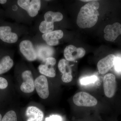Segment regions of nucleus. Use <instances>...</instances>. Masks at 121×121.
Returning <instances> with one entry per match:
<instances>
[{
    "mask_svg": "<svg viewBox=\"0 0 121 121\" xmlns=\"http://www.w3.org/2000/svg\"><path fill=\"white\" fill-rule=\"evenodd\" d=\"M19 47L20 51L28 60L32 61L37 59V54L30 40H26L21 41Z\"/></svg>",
    "mask_w": 121,
    "mask_h": 121,
    "instance_id": "nucleus-6",
    "label": "nucleus"
},
{
    "mask_svg": "<svg viewBox=\"0 0 121 121\" xmlns=\"http://www.w3.org/2000/svg\"><path fill=\"white\" fill-rule=\"evenodd\" d=\"M114 65L116 71L118 73H121V58L120 57L116 58Z\"/></svg>",
    "mask_w": 121,
    "mask_h": 121,
    "instance_id": "nucleus-22",
    "label": "nucleus"
},
{
    "mask_svg": "<svg viewBox=\"0 0 121 121\" xmlns=\"http://www.w3.org/2000/svg\"><path fill=\"white\" fill-rule=\"evenodd\" d=\"M103 87L105 95L107 97H112L117 89L116 77L113 74L108 73L104 76Z\"/></svg>",
    "mask_w": 121,
    "mask_h": 121,
    "instance_id": "nucleus-3",
    "label": "nucleus"
},
{
    "mask_svg": "<svg viewBox=\"0 0 121 121\" xmlns=\"http://www.w3.org/2000/svg\"><path fill=\"white\" fill-rule=\"evenodd\" d=\"M13 65V60L8 56L2 58L0 61V74L4 73L9 71Z\"/></svg>",
    "mask_w": 121,
    "mask_h": 121,
    "instance_id": "nucleus-14",
    "label": "nucleus"
},
{
    "mask_svg": "<svg viewBox=\"0 0 121 121\" xmlns=\"http://www.w3.org/2000/svg\"><path fill=\"white\" fill-rule=\"evenodd\" d=\"M75 105L80 107H92L98 103L97 99L89 93L80 91L75 94L73 98Z\"/></svg>",
    "mask_w": 121,
    "mask_h": 121,
    "instance_id": "nucleus-2",
    "label": "nucleus"
},
{
    "mask_svg": "<svg viewBox=\"0 0 121 121\" xmlns=\"http://www.w3.org/2000/svg\"><path fill=\"white\" fill-rule=\"evenodd\" d=\"M63 32L61 30H56L51 32L43 34L42 37L48 45L56 46L58 44L59 40L63 36Z\"/></svg>",
    "mask_w": 121,
    "mask_h": 121,
    "instance_id": "nucleus-12",
    "label": "nucleus"
},
{
    "mask_svg": "<svg viewBox=\"0 0 121 121\" xmlns=\"http://www.w3.org/2000/svg\"><path fill=\"white\" fill-rule=\"evenodd\" d=\"M92 0H81V1H83V2H91V1H92Z\"/></svg>",
    "mask_w": 121,
    "mask_h": 121,
    "instance_id": "nucleus-27",
    "label": "nucleus"
},
{
    "mask_svg": "<svg viewBox=\"0 0 121 121\" xmlns=\"http://www.w3.org/2000/svg\"><path fill=\"white\" fill-rule=\"evenodd\" d=\"M56 63V60L55 58L52 57H48L45 59V65L48 66H54Z\"/></svg>",
    "mask_w": 121,
    "mask_h": 121,
    "instance_id": "nucleus-24",
    "label": "nucleus"
},
{
    "mask_svg": "<svg viewBox=\"0 0 121 121\" xmlns=\"http://www.w3.org/2000/svg\"><path fill=\"white\" fill-rule=\"evenodd\" d=\"M86 52L82 48H76L73 45L67 46L64 49V55L66 60L73 61L84 56Z\"/></svg>",
    "mask_w": 121,
    "mask_h": 121,
    "instance_id": "nucleus-4",
    "label": "nucleus"
},
{
    "mask_svg": "<svg viewBox=\"0 0 121 121\" xmlns=\"http://www.w3.org/2000/svg\"><path fill=\"white\" fill-rule=\"evenodd\" d=\"M58 67L60 72L62 74V80L65 83L71 82L73 79L72 70L68 61L65 59H62L59 61Z\"/></svg>",
    "mask_w": 121,
    "mask_h": 121,
    "instance_id": "nucleus-10",
    "label": "nucleus"
},
{
    "mask_svg": "<svg viewBox=\"0 0 121 121\" xmlns=\"http://www.w3.org/2000/svg\"><path fill=\"white\" fill-rule=\"evenodd\" d=\"M22 76L23 82L21 86V90L24 93H32L35 90V86L31 72L25 71L22 73Z\"/></svg>",
    "mask_w": 121,
    "mask_h": 121,
    "instance_id": "nucleus-8",
    "label": "nucleus"
},
{
    "mask_svg": "<svg viewBox=\"0 0 121 121\" xmlns=\"http://www.w3.org/2000/svg\"><path fill=\"white\" fill-rule=\"evenodd\" d=\"M41 8V1L39 0H32L30 2V7L27 11L29 15L35 17L38 14Z\"/></svg>",
    "mask_w": 121,
    "mask_h": 121,
    "instance_id": "nucleus-16",
    "label": "nucleus"
},
{
    "mask_svg": "<svg viewBox=\"0 0 121 121\" xmlns=\"http://www.w3.org/2000/svg\"><path fill=\"white\" fill-rule=\"evenodd\" d=\"M99 2L93 0L82 7L78 14L76 23L82 28H90L97 23L99 13Z\"/></svg>",
    "mask_w": 121,
    "mask_h": 121,
    "instance_id": "nucleus-1",
    "label": "nucleus"
},
{
    "mask_svg": "<svg viewBox=\"0 0 121 121\" xmlns=\"http://www.w3.org/2000/svg\"><path fill=\"white\" fill-rule=\"evenodd\" d=\"M29 0H19L17 1V4L21 8L27 11L30 5Z\"/></svg>",
    "mask_w": 121,
    "mask_h": 121,
    "instance_id": "nucleus-21",
    "label": "nucleus"
},
{
    "mask_svg": "<svg viewBox=\"0 0 121 121\" xmlns=\"http://www.w3.org/2000/svg\"><path fill=\"white\" fill-rule=\"evenodd\" d=\"M54 29V23L47 22L45 21H42L39 26V30L44 34L51 32Z\"/></svg>",
    "mask_w": 121,
    "mask_h": 121,
    "instance_id": "nucleus-18",
    "label": "nucleus"
},
{
    "mask_svg": "<svg viewBox=\"0 0 121 121\" xmlns=\"http://www.w3.org/2000/svg\"><path fill=\"white\" fill-rule=\"evenodd\" d=\"M17 35L12 32V29L9 26L0 27V39L5 43H13L18 40Z\"/></svg>",
    "mask_w": 121,
    "mask_h": 121,
    "instance_id": "nucleus-11",
    "label": "nucleus"
},
{
    "mask_svg": "<svg viewBox=\"0 0 121 121\" xmlns=\"http://www.w3.org/2000/svg\"><path fill=\"white\" fill-rule=\"evenodd\" d=\"M104 32L105 39L113 42L121 35V24L116 22L113 25H108L104 29Z\"/></svg>",
    "mask_w": 121,
    "mask_h": 121,
    "instance_id": "nucleus-7",
    "label": "nucleus"
},
{
    "mask_svg": "<svg viewBox=\"0 0 121 121\" xmlns=\"http://www.w3.org/2000/svg\"><path fill=\"white\" fill-rule=\"evenodd\" d=\"M35 86L38 95L41 98L45 99L49 95L48 84L47 78L43 75L37 77L35 81Z\"/></svg>",
    "mask_w": 121,
    "mask_h": 121,
    "instance_id": "nucleus-5",
    "label": "nucleus"
},
{
    "mask_svg": "<svg viewBox=\"0 0 121 121\" xmlns=\"http://www.w3.org/2000/svg\"><path fill=\"white\" fill-rule=\"evenodd\" d=\"M115 58L116 56L114 55L110 54L99 60L97 64L99 73L104 74L107 73L114 65Z\"/></svg>",
    "mask_w": 121,
    "mask_h": 121,
    "instance_id": "nucleus-9",
    "label": "nucleus"
},
{
    "mask_svg": "<svg viewBox=\"0 0 121 121\" xmlns=\"http://www.w3.org/2000/svg\"><path fill=\"white\" fill-rule=\"evenodd\" d=\"M2 120V116L0 114V121H1Z\"/></svg>",
    "mask_w": 121,
    "mask_h": 121,
    "instance_id": "nucleus-28",
    "label": "nucleus"
},
{
    "mask_svg": "<svg viewBox=\"0 0 121 121\" xmlns=\"http://www.w3.org/2000/svg\"><path fill=\"white\" fill-rule=\"evenodd\" d=\"M97 79V78L95 75L85 77L80 79V84L82 85H86L91 83H94L96 82Z\"/></svg>",
    "mask_w": 121,
    "mask_h": 121,
    "instance_id": "nucleus-20",
    "label": "nucleus"
},
{
    "mask_svg": "<svg viewBox=\"0 0 121 121\" xmlns=\"http://www.w3.org/2000/svg\"><path fill=\"white\" fill-rule=\"evenodd\" d=\"M7 2V0H0V3L2 4H5Z\"/></svg>",
    "mask_w": 121,
    "mask_h": 121,
    "instance_id": "nucleus-26",
    "label": "nucleus"
},
{
    "mask_svg": "<svg viewBox=\"0 0 121 121\" xmlns=\"http://www.w3.org/2000/svg\"><path fill=\"white\" fill-rule=\"evenodd\" d=\"M8 85L7 80L4 78L0 77V89H6Z\"/></svg>",
    "mask_w": 121,
    "mask_h": 121,
    "instance_id": "nucleus-25",
    "label": "nucleus"
},
{
    "mask_svg": "<svg viewBox=\"0 0 121 121\" xmlns=\"http://www.w3.org/2000/svg\"><path fill=\"white\" fill-rule=\"evenodd\" d=\"M53 66H48L44 64H41L39 66V69L40 73L43 75L54 78L56 76V73Z\"/></svg>",
    "mask_w": 121,
    "mask_h": 121,
    "instance_id": "nucleus-17",
    "label": "nucleus"
},
{
    "mask_svg": "<svg viewBox=\"0 0 121 121\" xmlns=\"http://www.w3.org/2000/svg\"><path fill=\"white\" fill-rule=\"evenodd\" d=\"M27 121H43L44 114L43 111L36 107L31 106L27 108L26 111Z\"/></svg>",
    "mask_w": 121,
    "mask_h": 121,
    "instance_id": "nucleus-13",
    "label": "nucleus"
},
{
    "mask_svg": "<svg viewBox=\"0 0 121 121\" xmlns=\"http://www.w3.org/2000/svg\"><path fill=\"white\" fill-rule=\"evenodd\" d=\"M1 121H17V117L15 111H9L2 118Z\"/></svg>",
    "mask_w": 121,
    "mask_h": 121,
    "instance_id": "nucleus-19",
    "label": "nucleus"
},
{
    "mask_svg": "<svg viewBox=\"0 0 121 121\" xmlns=\"http://www.w3.org/2000/svg\"><path fill=\"white\" fill-rule=\"evenodd\" d=\"M45 121H62V118L59 115H53L46 118Z\"/></svg>",
    "mask_w": 121,
    "mask_h": 121,
    "instance_id": "nucleus-23",
    "label": "nucleus"
},
{
    "mask_svg": "<svg viewBox=\"0 0 121 121\" xmlns=\"http://www.w3.org/2000/svg\"><path fill=\"white\" fill-rule=\"evenodd\" d=\"M63 17L62 14L59 12H54L52 11H48L44 15L45 21L53 23L54 22L60 21L63 19Z\"/></svg>",
    "mask_w": 121,
    "mask_h": 121,
    "instance_id": "nucleus-15",
    "label": "nucleus"
}]
</instances>
